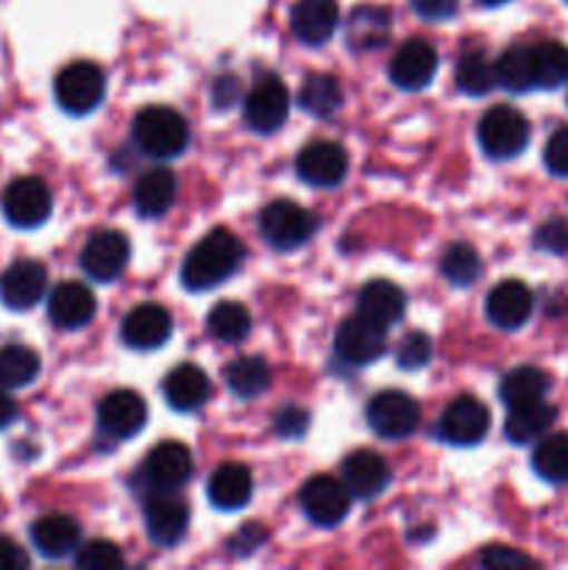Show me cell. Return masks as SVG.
Here are the masks:
<instances>
[{
  "mask_svg": "<svg viewBox=\"0 0 568 570\" xmlns=\"http://www.w3.org/2000/svg\"><path fill=\"white\" fill-rule=\"evenodd\" d=\"M206 328L221 343H243L251 332V312L237 301H223L206 317Z\"/></svg>",
  "mask_w": 568,
  "mask_h": 570,
  "instance_id": "d590c367",
  "label": "cell"
},
{
  "mask_svg": "<svg viewBox=\"0 0 568 570\" xmlns=\"http://www.w3.org/2000/svg\"><path fill=\"white\" fill-rule=\"evenodd\" d=\"M148 423V406L134 390H115L98 404V426L115 440H128L139 434Z\"/></svg>",
  "mask_w": 568,
  "mask_h": 570,
  "instance_id": "9a60e30c",
  "label": "cell"
},
{
  "mask_svg": "<svg viewBox=\"0 0 568 570\" xmlns=\"http://www.w3.org/2000/svg\"><path fill=\"white\" fill-rule=\"evenodd\" d=\"M226 384L239 399H256L271 387V367L262 356H239L226 367Z\"/></svg>",
  "mask_w": 568,
  "mask_h": 570,
  "instance_id": "e575fe53",
  "label": "cell"
},
{
  "mask_svg": "<svg viewBox=\"0 0 568 570\" xmlns=\"http://www.w3.org/2000/svg\"><path fill=\"white\" fill-rule=\"evenodd\" d=\"M173 317L165 306L159 304H139L123 317L120 337L128 348L154 351L170 340Z\"/></svg>",
  "mask_w": 568,
  "mask_h": 570,
  "instance_id": "d6986e66",
  "label": "cell"
},
{
  "mask_svg": "<svg viewBox=\"0 0 568 570\" xmlns=\"http://www.w3.org/2000/svg\"><path fill=\"white\" fill-rule=\"evenodd\" d=\"M56 104L67 111V115H89L100 106L106 95V76L98 65L92 61H72L65 70L56 76L53 83Z\"/></svg>",
  "mask_w": 568,
  "mask_h": 570,
  "instance_id": "3957f363",
  "label": "cell"
},
{
  "mask_svg": "<svg viewBox=\"0 0 568 570\" xmlns=\"http://www.w3.org/2000/svg\"><path fill=\"white\" fill-rule=\"evenodd\" d=\"M343 484L351 499H373L390 484V468L376 451L356 449L343 462Z\"/></svg>",
  "mask_w": 568,
  "mask_h": 570,
  "instance_id": "cb8c5ba5",
  "label": "cell"
},
{
  "mask_svg": "<svg viewBox=\"0 0 568 570\" xmlns=\"http://www.w3.org/2000/svg\"><path fill=\"white\" fill-rule=\"evenodd\" d=\"M290 111V92L278 78L267 76L256 83L243 104L245 122L259 134H273L284 126Z\"/></svg>",
  "mask_w": 568,
  "mask_h": 570,
  "instance_id": "7c38bea8",
  "label": "cell"
},
{
  "mask_svg": "<svg viewBox=\"0 0 568 570\" xmlns=\"http://www.w3.org/2000/svg\"><path fill=\"white\" fill-rule=\"evenodd\" d=\"M535 298L529 293V287L518 278H507V282H499L488 293V301H484V312H488V321L493 326L507 328H521L523 323L532 315Z\"/></svg>",
  "mask_w": 568,
  "mask_h": 570,
  "instance_id": "44dd1931",
  "label": "cell"
},
{
  "mask_svg": "<svg viewBox=\"0 0 568 570\" xmlns=\"http://www.w3.org/2000/svg\"><path fill=\"white\" fill-rule=\"evenodd\" d=\"M31 566V557L26 554L20 543L0 534V570H22Z\"/></svg>",
  "mask_w": 568,
  "mask_h": 570,
  "instance_id": "c3c4849f",
  "label": "cell"
},
{
  "mask_svg": "<svg viewBox=\"0 0 568 570\" xmlns=\"http://www.w3.org/2000/svg\"><path fill=\"white\" fill-rule=\"evenodd\" d=\"M317 220L312 212L293 200H271L259 215V232L276 250H295L315 234Z\"/></svg>",
  "mask_w": 568,
  "mask_h": 570,
  "instance_id": "277c9868",
  "label": "cell"
},
{
  "mask_svg": "<svg viewBox=\"0 0 568 570\" xmlns=\"http://www.w3.org/2000/svg\"><path fill=\"white\" fill-rule=\"evenodd\" d=\"M535 248L546 254H566L568 250V223L555 217L535 232Z\"/></svg>",
  "mask_w": 568,
  "mask_h": 570,
  "instance_id": "7bdbcfd3",
  "label": "cell"
},
{
  "mask_svg": "<svg viewBox=\"0 0 568 570\" xmlns=\"http://www.w3.org/2000/svg\"><path fill=\"white\" fill-rule=\"evenodd\" d=\"M301 109L310 111L315 117H332L334 111L343 106V89H340L337 78L323 76V72H312L304 78L298 89Z\"/></svg>",
  "mask_w": 568,
  "mask_h": 570,
  "instance_id": "836d02e7",
  "label": "cell"
},
{
  "mask_svg": "<svg viewBox=\"0 0 568 570\" xmlns=\"http://www.w3.org/2000/svg\"><path fill=\"white\" fill-rule=\"evenodd\" d=\"M477 3H482V6H490V9H493V6H505L507 0H477Z\"/></svg>",
  "mask_w": 568,
  "mask_h": 570,
  "instance_id": "816d5d0a",
  "label": "cell"
},
{
  "mask_svg": "<svg viewBox=\"0 0 568 570\" xmlns=\"http://www.w3.org/2000/svg\"><path fill=\"white\" fill-rule=\"evenodd\" d=\"M479 145L490 159H512L529 142V122L512 106H493L479 120Z\"/></svg>",
  "mask_w": 568,
  "mask_h": 570,
  "instance_id": "5b68a950",
  "label": "cell"
},
{
  "mask_svg": "<svg viewBox=\"0 0 568 570\" xmlns=\"http://www.w3.org/2000/svg\"><path fill=\"white\" fill-rule=\"evenodd\" d=\"M145 527L156 546H176L187 534L189 510L170 490H154L145 501Z\"/></svg>",
  "mask_w": 568,
  "mask_h": 570,
  "instance_id": "ac0fdd59",
  "label": "cell"
},
{
  "mask_svg": "<svg viewBox=\"0 0 568 570\" xmlns=\"http://www.w3.org/2000/svg\"><path fill=\"white\" fill-rule=\"evenodd\" d=\"M31 543L45 560H65V557L76 554L81 546V527L76 518L50 512L31 527Z\"/></svg>",
  "mask_w": 568,
  "mask_h": 570,
  "instance_id": "7402d4cb",
  "label": "cell"
},
{
  "mask_svg": "<svg viewBox=\"0 0 568 570\" xmlns=\"http://www.w3.org/2000/svg\"><path fill=\"white\" fill-rule=\"evenodd\" d=\"M440 273H443V278L451 287H471L479 278V273H482V262H479L473 245L454 243L440 256Z\"/></svg>",
  "mask_w": 568,
  "mask_h": 570,
  "instance_id": "f35d334b",
  "label": "cell"
},
{
  "mask_svg": "<svg viewBox=\"0 0 568 570\" xmlns=\"http://www.w3.org/2000/svg\"><path fill=\"white\" fill-rule=\"evenodd\" d=\"M14 421H17L14 399L9 395V390L0 387V432H6V429H9Z\"/></svg>",
  "mask_w": 568,
  "mask_h": 570,
  "instance_id": "f907efd6",
  "label": "cell"
},
{
  "mask_svg": "<svg viewBox=\"0 0 568 570\" xmlns=\"http://www.w3.org/2000/svg\"><path fill=\"white\" fill-rule=\"evenodd\" d=\"M412 9H415L418 17L429 22H440V20H451L460 9V0H410Z\"/></svg>",
  "mask_w": 568,
  "mask_h": 570,
  "instance_id": "bcb514c9",
  "label": "cell"
},
{
  "mask_svg": "<svg viewBox=\"0 0 568 570\" xmlns=\"http://www.w3.org/2000/svg\"><path fill=\"white\" fill-rule=\"evenodd\" d=\"M434 70H438V50L427 39L412 37L395 50L393 61H390V81L407 92H418V89L429 87Z\"/></svg>",
  "mask_w": 568,
  "mask_h": 570,
  "instance_id": "5bb4252c",
  "label": "cell"
},
{
  "mask_svg": "<svg viewBox=\"0 0 568 570\" xmlns=\"http://www.w3.org/2000/svg\"><path fill=\"white\" fill-rule=\"evenodd\" d=\"M251 493H254V479H251L248 468L237 465V462H226L217 468L206 484V495L212 504L226 512L243 510L251 501Z\"/></svg>",
  "mask_w": 568,
  "mask_h": 570,
  "instance_id": "4316f807",
  "label": "cell"
},
{
  "mask_svg": "<svg viewBox=\"0 0 568 570\" xmlns=\"http://www.w3.org/2000/svg\"><path fill=\"white\" fill-rule=\"evenodd\" d=\"M45 289H48V271L33 259L14 262L0 276V301L14 312L33 309L42 301Z\"/></svg>",
  "mask_w": 568,
  "mask_h": 570,
  "instance_id": "e0dca14e",
  "label": "cell"
},
{
  "mask_svg": "<svg viewBox=\"0 0 568 570\" xmlns=\"http://www.w3.org/2000/svg\"><path fill=\"white\" fill-rule=\"evenodd\" d=\"M429 360H432V340L423 332L407 334L395 351V362L401 371H421L423 365H429Z\"/></svg>",
  "mask_w": 568,
  "mask_h": 570,
  "instance_id": "b9f144b4",
  "label": "cell"
},
{
  "mask_svg": "<svg viewBox=\"0 0 568 570\" xmlns=\"http://www.w3.org/2000/svg\"><path fill=\"white\" fill-rule=\"evenodd\" d=\"M340 26L337 0H295L290 9V28L304 45H326Z\"/></svg>",
  "mask_w": 568,
  "mask_h": 570,
  "instance_id": "ffe728a7",
  "label": "cell"
},
{
  "mask_svg": "<svg viewBox=\"0 0 568 570\" xmlns=\"http://www.w3.org/2000/svg\"><path fill=\"white\" fill-rule=\"evenodd\" d=\"M301 510L310 518L315 527H337L340 521H345L351 510V493L343 484V479L326 476V473H317L310 482L301 488Z\"/></svg>",
  "mask_w": 568,
  "mask_h": 570,
  "instance_id": "ba28073f",
  "label": "cell"
},
{
  "mask_svg": "<svg viewBox=\"0 0 568 570\" xmlns=\"http://www.w3.org/2000/svg\"><path fill=\"white\" fill-rule=\"evenodd\" d=\"M549 387H551V379L546 376L540 367L521 365L501 379L499 399L505 401V406L532 404V401H543L546 393H549Z\"/></svg>",
  "mask_w": 568,
  "mask_h": 570,
  "instance_id": "4dcf8cb0",
  "label": "cell"
},
{
  "mask_svg": "<svg viewBox=\"0 0 568 570\" xmlns=\"http://www.w3.org/2000/svg\"><path fill=\"white\" fill-rule=\"evenodd\" d=\"M368 426L382 440H404L421 423V406L401 390H384L368 401Z\"/></svg>",
  "mask_w": 568,
  "mask_h": 570,
  "instance_id": "52a82bcc",
  "label": "cell"
},
{
  "mask_svg": "<svg viewBox=\"0 0 568 570\" xmlns=\"http://www.w3.org/2000/svg\"><path fill=\"white\" fill-rule=\"evenodd\" d=\"M557 421V410L546 401H532V404L510 406V415L505 421V434L510 443L527 445L540 440Z\"/></svg>",
  "mask_w": 568,
  "mask_h": 570,
  "instance_id": "f546056e",
  "label": "cell"
},
{
  "mask_svg": "<svg viewBox=\"0 0 568 570\" xmlns=\"http://www.w3.org/2000/svg\"><path fill=\"white\" fill-rule=\"evenodd\" d=\"M535 87L555 89L568 81V48L560 42L532 45Z\"/></svg>",
  "mask_w": 568,
  "mask_h": 570,
  "instance_id": "74e56055",
  "label": "cell"
},
{
  "mask_svg": "<svg viewBox=\"0 0 568 570\" xmlns=\"http://www.w3.org/2000/svg\"><path fill=\"white\" fill-rule=\"evenodd\" d=\"M161 390H165L167 404H170L176 412L200 410V406H204L212 395L209 376H206L198 365H189V362L187 365H178L176 371L167 373Z\"/></svg>",
  "mask_w": 568,
  "mask_h": 570,
  "instance_id": "484cf974",
  "label": "cell"
},
{
  "mask_svg": "<svg viewBox=\"0 0 568 570\" xmlns=\"http://www.w3.org/2000/svg\"><path fill=\"white\" fill-rule=\"evenodd\" d=\"M356 309H360L356 315L368 317L376 326L390 328L404 317L407 295L399 284L376 278V282H368L360 289V295H356Z\"/></svg>",
  "mask_w": 568,
  "mask_h": 570,
  "instance_id": "d4e9b609",
  "label": "cell"
},
{
  "mask_svg": "<svg viewBox=\"0 0 568 570\" xmlns=\"http://www.w3.org/2000/svg\"><path fill=\"white\" fill-rule=\"evenodd\" d=\"M482 566L484 568H529V566H535V562L529 560L527 554H521V551L501 549V546H496V549L484 551Z\"/></svg>",
  "mask_w": 568,
  "mask_h": 570,
  "instance_id": "7dc6e473",
  "label": "cell"
},
{
  "mask_svg": "<svg viewBox=\"0 0 568 570\" xmlns=\"http://www.w3.org/2000/svg\"><path fill=\"white\" fill-rule=\"evenodd\" d=\"M143 476L150 484V490H170L173 493V490L184 488L193 476V454H189L187 445L176 443V440L159 443L145 456Z\"/></svg>",
  "mask_w": 568,
  "mask_h": 570,
  "instance_id": "2e32d148",
  "label": "cell"
},
{
  "mask_svg": "<svg viewBox=\"0 0 568 570\" xmlns=\"http://www.w3.org/2000/svg\"><path fill=\"white\" fill-rule=\"evenodd\" d=\"M457 87L466 95H488L496 87V67L490 65L488 56L482 50H471V53H462L457 61Z\"/></svg>",
  "mask_w": 568,
  "mask_h": 570,
  "instance_id": "ab89813d",
  "label": "cell"
},
{
  "mask_svg": "<svg viewBox=\"0 0 568 570\" xmlns=\"http://www.w3.org/2000/svg\"><path fill=\"white\" fill-rule=\"evenodd\" d=\"M384 348H388V328L376 326L362 315L340 323L337 334H334V351L349 365H368V362L379 360Z\"/></svg>",
  "mask_w": 568,
  "mask_h": 570,
  "instance_id": "8fae6325",
  "label": "cell"
},
{
  "mask_svg": "<svg viewBox=\"0 0 568 570\" xmlns=\"http://www.w3.org/2000/svg\"><path fill=\"white\" fill-rule=\"evenodd\" d=\"M123 562L126 560L111 540H89L76 551V566L81 570H115L123 568Z\"/></svg>",
  "mask_w": 568,
  "mask_h": 570,
  "instance_id": "60d3db41",
  "label": "cell"
},
{
  "mask_svg": "<svg viewBox=\"0 0 568 570\" xmlns=\"http://www.w3.org/2000/svg\"><path fill=\"white\" fill-rule=\"evenodd\" d=\"M95 309L98 304H95L92 289L81 282H61L48 298V317L53 326L67 328V332L87 326L95 317Z\"/></svg>",
  "mask_w": 568,
  "mask_h": 570,
  "instance_id": "603a6c76",
  "label": "cell"
},
{
  "mask_svg": "<svg viewBox=\"0 0 568 570\" xmlns=\"http://www.w3.org/2000/svg\"><path fill=\"white\" fill-rule=\"evenodd\" d=\"M345 39L354 50H376L390 39V11L384 6L362 3L351 9Z\"/></svg>",
  "mask_w": 568,
  "mask_h": 570,
  "instance_id": "83f0119b",
  "label": "cell"
},
{
  "mask_svg": "<svg viewBox=\"0 0 568 570\" xmlns=\"http://www.w3.org/2000/svg\"><path fill=\"white\" fill-rule=\"evenodd\" d=\"M128 256H131V245H128L126 234L115 232H98L89 237V243L81 250V267L92 282H115L128 265Z\"/></svg>",
  "mask_w": 568,
  "mask_h": 570,
  "instance_id": "30bf717a",
  "label": "cell"
},
{
  "mask_svg": "<svg viewBox=\"0 0 568 570\" xmlns=\"http://www.w3.org/2000/svg\"><path fill=\"white\" fill-rule=\"evenodd\" d=\"M532 468L546 482H568V432L549 434V438L543 434L532 454Z\"/></svg>",
  "mask_w": 568,
  "mask_h": 570,
  "instance_id": "8d00e7d4",
  "label": "cell"
},
{
  "mask_svg": "<svg viewBox=\"0 0 568 570\" xmlns=\"http://www.w3.org/2000/svg\"><path fill=\"white\" fill-rule=\"evenodd\" d=\"M42 371V360L37 351L26 345H3L0 348V387L20 390L28 387Z\"/></svg>",
  "mask_w": 568,
  "mask_h": 570,
  "instance_id": "d6a6232c",
  "label": "cell"
},
{
  "mask_svg": "<svg viewBox=\"0 0 568 570\" xmlns=\"http://www.w3.org/2000/svg\"><path fill=\"white\" fill-rule=\"evenodd\" d=\"M178 181L167 167H154L143 173L134 187V209L143 217H161L173 204H176Z\"/></svg>",
  "mask_w": 568,
  "mask_h": 570,
  "instance_id": "f1b7e54d",
  "label": "cell"
},
{
  "mask_svg": "<svg viewBox=\"0 0 568 570\" xmlns=\"http://www.w3.org/2000/svg\"><path fill=\"white\" fill-rule=\"evenodd\" d=\"M490 429V412L488 406L482 404L473 395H460L457 401H451L445 406L443 417H440V438L449 445H477L482 443L484 434Z\"/></svg>",
  "mask_w": 568,
  "mask_h": 570,
  "instance_id": "9c48e42d",
  "label": "cell"
},
{
  "mask_svg": "<svg viewBox=\"0 0 568 570\" xmlns=\"http://www.w3.org/2000/svg\"><path fill=\"white\" fill-rule=\"evenodd\" d=\"M278 438L284 440H298L301 434L310 429V412L301 410V406H284L276 412V421H273Z\"/></svg>",
  "mask_w": 568,
  "mask_h": 570,
  "instance_id": "f6af8a7d",
  "label": "cell"
},
{
  "mask_svg": "<svg viewBox=\"0 0 568 570\" xmlns=\"http://www.w3.org/2000/svg\"><path fill=\"white\" fill-rule=\"evenodd\" d=\"M295 170H298L301 181L312 184V187H337L349 173V154H345L343 145L317 139L301 150L298 159H295Z\"/></svg>",
  "mask_w": 568,
  "mask_h": 570,
  "instance_id": "4fadbf2b",
  "label": "cell"
},
{
  "mask_svg": "<svg viewBox=\"0 0 568 570\" xmlns=\"http://www.w3.org/2000/svg\"><path fill=\"white\" fill-rule=\"evenodd\" d=\"M262 538H265V534L259 532V527H256V523H248V527H245L243 532H239L237 538L232 540V546H234V551H237L239 546H245V549H243V554H248V551H254L256 546L262 543Z\"/></svg>",
  "mask_w": 568,
  "mask_h": 570,
  "instance_id": "681fc988",
  "label": "cell"
},
{
  "mask_svg": "<svg viewBox=\"0 0 568 570\" xmlns=\"http://www.w3.org/2000/svg\"><path fill=\"white\" fill-rule=\"evenodd\" d=\"M496 83L507 92H529L535 87V59L529 45H512L496 61Z\"/></svg>",
  "mask_w": 568,
  "mask_h": 570,
  "instance_id": "1f68e13d",
  "label": "cell"
},
{
  "mask_svg": "<svg viewBox=\"0 0 568 570\" xmlns=\"http://www.w3.org/2000/svg\"><path fill=\"white\" fill-rule=\"evenodd\" d=\"M243 243L228 228H212L184 259V287L193 289V293L217 287V284H223L228 276L237 273V267L243 265Z\"/></svg>",
  "mask_w": 568,
  "mask_h": 570,
  "instance_id": "6da1fadb",
  "label": "cell"
},
{
  "mask_svg": "<svg viewBox=\"0 0 568 570\" xmlns=\"http://www.w3.org/2000/svg\"><path fill=\"white\" fill-rule=\"evenodd\" d=\"M134 142L145 156H154V159L182 156L189 142L187 120L167 106H148L134 117Z\"/></svg>",
  "mask_w": 568,
  "mask_h": 570,
  "instance_id": "7a4b0ae2",
  "label": "cell"
},
{
  "mask_svg": "<svg viewBox=\"0 0 568 570\" xmlns=\"http://www.w3.org/2000/svg\"><path fill=\"white\" fill-rule=\"evenodd\" d=\"M543 165L551 176H568V128L551 134L543 148Z\"/></svg>",
  "mask_w": 568,
  "mask_h": 570,
  "instance_id": "ee69618b",
  "label": "cell"
},
{
  "mask_svg": "<svg viewBox=\"0 0 568 570\" xmlns=\"http://www.w3.org/2000/svg\"><path fill=\"white\" fill-rule=\"evenodd\" d=\"M0 209L14 228H39L53 212V195L42 178L22 176L3 189Z\"/></svg>",
  "mask_w": 568,
  "mask_h": 570,
  "instance_id": "8992f818",
  "label": "cell"
}]
</instances>
